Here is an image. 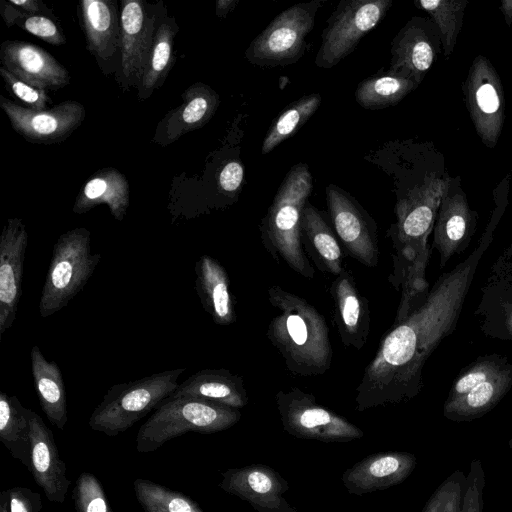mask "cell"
I'll use <instances>...</instances> for the list:
<instances>
[{"instance_id":"cell-24","label":"cell","mask_w":512,"mask_h":512,"mask_svg":"<svg viewBox=\"0 0 512 512\" xmlns=\"http://www.w3.org/2000/svg\"><path fill=\"white\" fill-rule=\"evenodd\" d=\"M434 246L440 255V267L467 244L474 229V219L466 197L461 192L444 194L434 224Z\"/></svg>"},{"instance_id":"cell-40","label":"cell","mask_w":512,"mask_h":512,"mask_svg":"<svg viewBox=\"0 0 512 512\" xmlns=\"http://www.w3.org/2000/svg\"><path fill=\"white\" fill-rule=\"evenodd\" d=\"M0 75L5 83L7 91L25 107L33 110H46L52 103L47 91L36 88L13 75L4 67H0Z\"/></svg>"},{"instance_id":"cell-38","label":"cell","mask_w":512,"mask_h":512,"mask_svg":"<svg viewBox=\"0 0 512 512\" xmlns=\"http://www.w3.org/2000/svg\"><path fill=\"white\" fill-rule=\"evenodd\" d=\"M73 498L76 512H113L100 482L89 472L77 478Z\"/></svg>"},{"instance_id":"cell-37","label":"cell","mask_w":512,"mask_h":512,"mask_svg":"<svg viewBox=\"0 0 512 512\" xmlns=\"http://www.w3.org/2000/svg\"><path fill=\"white\" fill-rule=\"evenodd\" d=\"M466 476L455 470L434 491L422 512H459Z\"/></svg>"},{"instance_id":"cell-1","label":"cell","mask_w":512,"mask_h":512,"mask_svg":"<svg viewBox=\"0 0 512 512\" xmlns=\"http://www.w3.org/2000/svg\"><path fill=\"white\" fill-rule=\"evenodd\" d=\"M491 241L492 229H486L475 250L441 275L404 319L393 323L356 387L357 411L399 404L420 393L423 367L455 328L477 266Z\"/></svg>"},{"instance_id":"cell-9","label":"cell","mask_w":512,"mask_h":512,"mask_svg":"<svg viewBox=\"0 0 512 512\" xmlns=\"http://www.w3.org/2000/svg\"><path fill=\"white\" fill-rule=\"evenodd\" d=\"M391 0H343L327 20L315 64L332 68L350 55L392 6Z\"/></svg>"},{"instance_id":"cell-17","label":"cell","mask_w":512,"mask_h":512,"mask_svg":"<svg viewBox=\"0 0 512 512\" xmlns=\"http://www.w3.org/2000/svg\"><path fill=\"white\" fill-rule=\"evenodd\" d=\"M434 23L413 17L393 38L389 72L406 77L419 85L432 67L437 54Z\"/></svg>"},{"instance_id":"cell-42","label":"cell","mask_w":512,"mask_h":512,"mask_svg":"<svg viewBox=\"0 0 512 512\" xmlns=\"http://www.w3.org/2000/svg\"><path fill=\"white\" fill-rule=\"evenodd\" d=\"M8 491L10 512H40L41 495L27 487H13Z\"/></svg>"},{"instance_id":"cell-13","label":"cell","mask_w":512,"mask_h":512,"mask_svg":"<svg viewBox=\"0 0 512 512\" xmlns=\"http://www.w3.org/2000/svg\"><path fill=\"white\" fill-rule=\"evenodd\" d=\"M0 107L15 132L29 142L54 144L67 139L83 122L86 111L77 101L67 100L50 109L33 110L3 95Z\"/></svg>"},{"instance_id":"cell-6","label":"cell","mask_w":512,"mask_h":512,"mask_svg":"<svg viewBox=\"0 0 512 512\" xmlns=\"http://www.w3.org/2000/svg\"><path fill=\"white\" fill-rule=\"evenodd\" d=\"M101 254L91 251V233L77 227L61 234L52 250L39 300V313L50 317L65 308L83 289L98 263Z\"/></svg>"},{"instance_id":"cell-4","label":"cell","mask_w":512,"mask_h":512,"mask_svg":"<svg viewBox=\"0 0 512 512\" xmlns=\"http://www.w3.org/2000/svg\"><path fill=\"white\" fill-rule=\"evenodd\" d=\"M185 371V368L165 370L111 386L93 410L89 427L107 436L125 432L175 392L178 379Z\"/></svg>"},{"instance_id":"cell-49","label":"cell","mask_w":512,"mask_h":512,"mask_svg":"<svg viewBox=\"0 0 512 512\" xmlns=\"http://www.w3.org/2000/svg\"><path fill=\"white\" fill-rule=\"evenodd\" d=\"M508 444H509V448H510V449H511V451H512V438L509 440Z\"/></svg>"},{"instance_id":"cell-46","label":"cell","mask_w":512,"mask_h":512,"mask_svg":"<svg viewBox=\"0 0 512 512\" xmlns=\"http://www.w3.org/2000/svg\"><path fill=\"white\" fill-rule=\"evenodd\" d=\"M504 331L512 337V300L504 305Z\"/></svg>"},{"instance_id":"cell-25","label":"cell","mask_w":512,"mask_h":512,"mask_svg":"<svg viewBox=\"0 0 512 512\" xmlns=\"http://www.w3.org/2000/svg\"><path fill=\"white\" fill-rule=\"evenodd\" d=\"M171 398L189 397L241 409L248 403L244 379L227 369H203L179 384Z\"/></svg>"},{"instance_id":"cell-48","label":"cell","mask_w":512,"mask_h":512,"mask_svg":"<svg viewBox=\"0 0 512 512\" xmlns=\"http://www.w3.org/2000/svg\"><path fill=\"white\" fill-rule=\"evenodd\" d=\"M0 512H10L9 510V496L8 491H2L0 493Z\"/></svg>"},{"instance_id":"cell-31","label":"cell","mask_w":512,"mask_h":512,"mask_svg":"<svg viewBox=\"0 0 512 512\" xmlns=\"http://www.w3.org/2000/svg\"><path fill=\"white\" fill-rule=\"evenodd\" d=\"M16 396L0 392V440L29 471L31 470L30 415Z\"/></svg>"},{"instance_id":"cell-15","label":"cell","mask_w":512,"mask_h":512,"mask_svg":"<svg viewBox=\"0 0 512 512\" xmlns=\"http://www.w3.org/2000/svg\"><path fill=\"white\" fill-rule=\"evenodd\" d=\"M220 488L248 502L257 512H298L284 497L289 485L270 466L251 464L221 473Z\"/></svg>"},{"instance_id":"cell-18","label":"cell","mask_w":512,"mask_h":512,"mask_svg":"<svg viewBox=\"0 0 512 512\" xmlns=\"http://www.w3.org/2000/svg\"><path fill=\"white\" fill-rule=\"evenodd\" d=\"M0 62L20 80L45 91L59 90L70 82L68 70L36 44L6 40L0 46Z\"/></svg>"},{"instance_id":"cell-36","label":"cell","mask_w":512,"mask_h":512,"mask_svg":"<svg viewBox=\"0 0 512 512\" xmlns=\"http://www.w3.org/2000/svg\"><path fill=\"white\" fill-rule=\"evenodd\" d=\"M508 364L505 358L499 357L498 355L478 359L455 379L445 402L454 401L468 393L480 383L499 373Z\"/></svg>"},{"instance_id":"cell-19","label":"cell","mask_w":512,"mask_h":512,"mask_svg":"<svg viewBox=\"0 0 512 512\" xmlns=\"http://www.w3.org/2000/svg\"><path fill=\"white\" fill-rule=\"evenodd\" d=\"M333 320L342 344L361 350L367 342L371 316L368 299L361 294L353 275L344 269L332 281Z\"/></svg>"},{"instance_id":"cell-33","label":"cell","mask_w":512,"mask_h":512,"mask_svg":"<svg viewBox=\"0 0 512 512\" xmlns=\"http://www.w3.org/2000/svg\"><path fill=\"white\" fill-rule=\"evenodd\" d=\"M414 4L430 15L438 30L444 56L450 57L463 25L468 0H417Z\"/></svg>"},{"instance_id":"cell-35","label":"cell","mask_w":512,"mask_h":512,"mask_svg":"<svg viewBox=\"0 0 512 512\" xmlns=\"http://www.w3.org/2000/svg\"><path fill=\"white\" fill-rule=\"evenodd\" d=\"M133 485L144 512H204L188 496L150 480L137 478Z\"/></svg>"},{"instance_id":"cell-21","label":"cell","mask_w":512,"mask_h":512,"mask_svg":"<svg viewBox=\"0 0 512 512\" xmlns=\"http://www.w3.org/2000/svg\"><path fill=\"white\" fill-rule=\"evenodd\" d=\"M31 470L35 482L51 502L62 504L71 481L60 458L52 431L33 410L30 415Z\"/></svg>"},{"instance_id":"cell-5","label":"cell","mask_w":512,"mask_h":512,"mask_svg":"<svg viewBox=\"0 0 512 512\" xmlns=\"http://www.w3.org/2000/svg\"><path fill=\"white\" fill-rule=\"evenodd\" d=\"M240 418L239 409L195 398L169 397L139 428L136 450L140 453L155 451L187 432H220L234 426Z\"/></svg>"},{"instance_id":"cell-41","label":"cell","mask_w":512,"mask_h":512,"mask_svg":"<svg viewBox=\"0 0 512 512\" xmlns=\"http://www.w3.org/2000/svg\"><path fill=\"white\" fill-rule=\"evenodd\" d=\"M485 487V474L482 462L475 459L470 463L466 475L464 493L459 512H483V490Z\"/></svg>"},{"instance_id":"cell-22","label":"cell","mask_w":512,"mask_h":512,"mask_svg":"<svg viewBox=\"0 0 512 512\" xmlns=\"http://www.w3.org/2000/svg\"><path fill=\"white\" fill-rule=\"evenodd\" d=\"M181 97L182 104L167 112L157 125L153 141L161 146L205 125L220 104L219 95L201 82L189 86Z\"/></svg>"},{"instance_id":"cell-34","label":"cell","mask_w":512,"mask_h":512,"mask_svg":"<svg viewBox=\"0 0 512 512\" xmlns=\"http://www.w3.org/2000/svg\"><path fill=\"white\" fill-rule=\"evenodd\" d=\"M319 93L306 95L288 105L275 119L267 132L261 152H271L281 142L292 136L319 108Z\"/></svg>"},{"instance_id":"cell-47","label":"cell","mask_w":512,"mask_h":512,"mask_svg":"<svg viewBox=\"0 0 512 512\" xmlns=\"http://www.w3.org/2000/svg\"><path fill=\"white\" fill-rule=\"evenodd\" d=\"M500 10L504 15L507 26L510 27L512 24V0H502Z\"/></svg>"},{"instance_id":"cell-30","label":"cell","mask_w":512,"mask_h":512,"mask_svg":"<svg viewBox=\"0 0 512 512\" xmlns=\"http://www.w3.org/2000/svg\"><path fill=\"white\" fill-rule=\"evenodd\" d=\"M512 386V365L480 383L458 399L444 403V416L452 421H471L492 410Z\"/></svg>"},{"instance_id":"cell-45","label":"cell","mask_w":512,"mask_h":512,"mask_svg":"<svg viewBox=\"0 0 512 512\" xmlns=\"http://www.w3.org/2000/svg\"><path fill=\"white\" fill-rule=\"evenodd\" d=\"M238 4V0H218L216 2V15L226 17Z\"/></svg>"},{"instance_id":"cell-29","label":"cell","mask_w":512,"mask_h":512,"mask_svg":"<svg viewBox=\"0 0 512 512\" xmlns=\"http://www.w3.org/2000/svg\"><path fill=\"white\" fill-rule=\"evenodd\" d=\"M178 30L175 18L169 16L163 6L147 66L136 89L139 100L148 99L166 80L176 58L174 42Z\"/></svg>"},{"instance_id":"cell-2","label":"cell","mask_w":512,"mask_h":512,"mask_svg":"<svg viewBox=\"0 0 512 512\" xmlns=\"http://www.w3.org/2000/svg\"><path fill=\"white\" fill-rule=\"evenodd\" d=\"M267 296L278 313L269 321L266 335L286 368L303 377L326 373L333 349L324 316L306 299L277 284L268 287Z\"/></svg>"},{"instance_id":"cell-26","label":"cell","mask_w":512,"mask_h":512,"mask_svg":"<svg viewBox=\"0 0 512 512\" xmlns=\"http://www.w3.org/2000/svg\"><path fill=\"white\" fill-rule=\"evenodd\" d=\"M130 202V189L126 177L117 169H101L90 178L78 193L73 212L83 214L92 208L106 204L111 215L122 221Z\"/></svg>"},{"instance_id":"cell-44","label":"cell","mask_w":512,"mask_h":512,"mask_svg":"<svg viewBox=\"0 0 512 512\" xmlns=\"http://www.w3.org/2000/svg\"><path fill=\"white\" fill-rule=\"evenodd\" d=\"M11 4L27 14L45 15L54 17L50 8H48L41 0H8Z\"/></svg>"},{"instance_id":"cell-12","label":"cell","mask_w":512,"mask_h":512,"mask_svg":"<svg viewBox=\"0 0 512 512\" xmlns=\"http://www.w3.org/2000/svg\"><path fill=\"white\" fill-rule=\"evenodd\" d=\"M325 193L335 234L346 253L368 268L377 267L379 246L373 219L336 185H328Z\"/></svg>"},{"instance_id":"cell-23","label":"cell","mask_w":512,"mask_h":512,"mask_svg":"<svg viewBox=\"0 0 512 512\" xmlns=\"http://www.w3.org/2000/svg\"><path fill=\"white\" fill-rule=\"evenodd\" d=\"M194 270L195 290L203 309L215 324H233L237 316L226 269L217 259L204 254L196 261Z\"/></svg>"},{"instance_id":"cell-3","label":"cell","mask_w":512,"mask_h":512,"mask_svg":"<svg viewBox=\"0 0 512 512\" xmlns=\"http://www.w3.org/2000/svg\"><path fill=\"white\" fill-rule=\"evenodd\" d=\"M312 190V177L304 163L294 165L283 182L260 226L265 250L300 276L312 279L315 269L302 243L303 209Z\"/></svg>"},{"instance_id":"cell-43","label":"cell","mask_w":512,"mask_h":512,"mask_svg":"<svg viewBox=\"0 0 512 512\" xmlns=\"http://www.w3.org/2000/svg\"><path fill=\"white\" fill-rule=\"evenodd\" d=\"M244 178V168L238 161L226 163L220 171L218 184L226 194H234L240 189Z\"/></svg>"},{"instance_id":"cell-27","label":"cell","mask_w":512,"mask_h":512,"mask_svg":"<svg viewBox=\"0 0 512 512\" xmlns=\"http://www.w3.org/2000/svg\"><path fill=\"white\" fill-rule=\"evenodd\" d=\"M303 247L317 269L338 276L343 270V250L336 234L311 203H306L301 220Z\"/></svg>"},{"instance_id":"cell-39","label":"cell","mask_w":512,"mask_h":512,"mask_svg":"<svg viewBox=\"0 0 512 512\" xmlns=\"http://www.w3.org/2000/svg\"><path fill=\"white\" fill-rule=\"evenodd\" d=\"M14 25L51 45L66 43L65 35L52 17L27 14L20 10Z\"/></svg>"},{"instance_id":"cell-14","label":"cell","mask_w":512,"mask_h":512,"mask_svg":"<svg viewBox=\"0 0 512 512\" xmlns=\"http://www.w3.org/2000/svg\"><path fill=\"white\" fill-rule=\"evenodd\" d=\"M78 16L87 50L105 75H117L121 63L120 15L115 1L82 0Z\"/></svg>"},{"instance_id":"cell-20","label":"cell","mask_w":512,"mask_h":512,"mask_svg":"<svg viewBox=\"0 0 512 512\" xmlns=\"http://www.w3.org/2000/svg\"><path fill=\"white\" fill-rule=\"evenodd\" d=\"M416 464V456L409 452L376 453L345 470L342 482L348 493L361 496L402 483Z\"/></svg>"},{"instance_id":"cell-32","label":"cell","mask_w":512,"mask_h":512,"mask_svg":"<svg viewBox=\"0 0 512 512\" xmlns=\"http://www.w3.org/2000/svg\"><path fill=\"white\" fill-rule=\"evenodd\" d=\"M417 86L411 79L388 71L361 81L355 99L365 109H381L396 105Z\"/></svg>"},{"instance_id":"cell-7","label":"cell","mask_w":512,"mask_h":512,"mask_svg":"<svg viewBox=\"0 0 512 512\" xmlns=\"http://www.w3.org/2000/svg\"><path fill=\"white\" fill-rule=\"evenodd\" d=\"M322 4L321 0L298 3L278 14L251 41L245 51L246 59L261 67L296 63L304 54L306 37L314 27Z\"/></svg>"},{"instance_id":"cell-8","label":"cell","mask_w":512,"mask_h":512,"mask_svg":"<svg viewBox=\"0 0 512 512\" xmlns=\"http://www.w3.org/2000/svg\"><path fill=\"white\" fill-rule=\"evenodd\" d=\"M275 404L283 429L290 435L322 442H349L364 432L342 415L319 404L316 397L298 387L279 390Z\"/></svg>"},{"instance_id":"cell-11","label":"cell","mask_w":512,"mask_h":512,"mask_svg":"<svg viewBox=\"0 0 512 512\" xmlns=\"http://www.w3.org/2000/svg\"><path fill=\"white\" fill-rule=\"evenodd\" d=\"M463 95L475 130L485 146L494 148L505 120V97L499 75L483 55L473 60Z\"/></svg>"},{"instance_id":"cell-28","label":"cell","mask_w":512,"mask_h":512,"mask_svg":"<svg viewBox=\"0 0 512 512\" xmlns=\"http://www.w3.org/2000/svg\"><path fill=\"white\" fill-rule=\"evenodd\" d=\"M32 377L40 406L50 423L61 431L68 420L67 396L62 372L48 361L37 345L30 352Z\"/></svg>"},{"instance_id":"cell-16","label":"cell","mask_w":512,"mask_h":512,"mask_svg":"<svg viewBox=\"0 0 512 512\" xmlns=\"http://www.w3.org/2000/svg\"><path fill=\"white\" fill-rule=\"evenodd\" d=\"M28 232L20 218H9L0 236V338L16 319Z\"/></svg>"},{"instance_id":"cell-10","label":"cell","mask_w":512,"mask_h":512,"mask_svg":"<svg viewBox=\"0 0 512 512\" xmlns=\"http://www.w3.org/2000/svg\"><path fill=\"white\" fill-rule=\"evenodd\" d=\"M163 6L143 0L121 2V63L116 80L123 90L137 89L142 80Z\"/></svg>"}]
</instances>
